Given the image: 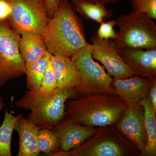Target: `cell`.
I'll return each mask as SVG.
<instances>
[{
  "label": "cell",
  "mask_w": 156,
  "mask_h": 156,
  "mask_svg": "<svg viewBox=\"0 0 156 156\" xmlns=\"http://www.w3.org/2000/svg\"><path fill=\"white\" fill-rule=\"evenodd\" d=\"M131 4L134 12L144 13L156 19V0H131Z\"/></svg>",
  "instance_id": "603a6c76"
},
{
  "label": "cell",
  "mask_w": 156,
  "mask_h": 156,
  "mask_svg": "<svg viewBox=\"0 0 156 156\" xmlns=\"http://www.w3.org/2000/svg\"><path fill=\"white\" fill-rule=\"evenodd\" d=\"M57 88L56 76L53 66L50 59L39 90L43 94H49L53 92Z\"/></svg>",
  "instance_id": "7402d4cb"
},
{
  "label": "cell",
  "mask_w": 156,
  "mask_h": 156,
  "mask_svg": "<svg viewBox=\"0 0 156 156\" xmlns=\"http://www.w3.org/2000/svg\"><path fill=\"white\" fill-rule=\"evenodd\" d=\"M22 115L14 116L5 111L4 120L0 126V156H11V140L12 134L17 121Z\"/></svg>",
  "instance_id": "d6986e66"
},
{
  "label": "cell",
  "mask_w": 156,
  "mask_h": 156,
  "mask_svg": "<svg viewBox=\"0 0 156 156\" xmlns=\"http://www.w3.org/2000/svg\"><path fill=\"white\" fill-rule=\"evenodd\" d=\"M153 80L134 75L124 79H113V85L117 95L129 105L138 103L147 97Z\"/></svg>",
  "instance_id": "4fadbf2b"
},
{
  "label": "cell",
  "mask_w": 156,
  "mask_h": 156,
  "mask_svg": "<svg viewBox=\"0 0 156 156\" xmlns=\"http://www.w3.org/2000/svg\"><path fill=\"white\" fill-rule=\"evenodd\" d=\"M11 7L8 20L11 27L21 35L34 33L42 37L50 18L46 0H6Z\"/></svg>",
  "instance_id": "52a82bcc"
},
{
  "label": "cell",
  "mask_w": 156,
  "mask_h": 156,
  "mask_svg": "<svg viewBox=\"0 0 156 156\" xmlns=\"http://www.w3.org/2000/svg\"><path fill=\"white\" fill-rule=\"evenodd\" d=\"M94 2L98 4H103L104 5H108L111 4H115L119 1V0H91Z\"/></svg>",
  "instance_id": "83f0119b"
},
{
  "label": "cell",
  "mask_w": 156,
  "mask_h": 156,
  "mask_svg": "<svg viewBox=\"0 0 156 156\" xmlns=\"http://www.w3.org/2000/svg\"><path fill=\"white\" fill-rule=\"evenodd\" d=\"M118 28L115 40L118 50L156 48V25L147 14L132 11L115 20Z\"/></svg>",
  "instance_id": "5b68a950"
},
{
  "label": "cell",
  "mask_w": 156,
  "mask_h": 156,
  "mask_svg": "<svg viewBox=\"0 0 156 156\" xmlns=\"http://www.w3.org/2000/svg\"><path fill=\"white\" fill-rule=\"evenodd\" d=\"M78 95L76 89L57 88L49 94H43L39 89L28 90L15 105L30 111L27 119L38 128L51 129L65 117L66 101Z\"/></svg>",
  "instance_id": "3957f363"
},
{
  "label": "cell",
  "mask_w": 156,
  "mask_h": 156,
  "mask_svg": "<svg viewBox=\"0 0 156 156\" xmlns=\"http://www.w3.org/2000/svg\"><path fill=\"white\" fill-rule=\"evenodd\" d=\"M115 26V20L101 23L96 36L99 38L115 41L117 37V32L114 28Z\"/></svg>",
  "instance_id": "cb8c5ba5"
},
{
  "label": "cell",
  "mask_w": 156,
  "mask_h": 156,
  "mask_svg": "<svg viewBox=\"0 0 156 156\" xmlns=\"http://www.w3.org/2000/svg\"><path fill=\"white\" fill-rule=\"evenodd\" d=\"M37 141L40 153H44L48 155L57 152L60 150L59 143L51 129L40 128Z\"/></svg>",
  "instance_id": "44dd1931"
},
{
  "label": "cell",
  "mask_w": 156,
  "mask_h": 156,
  "mask_svg": "<svg viewBox=\"0 0 156 156\" xmlns=\"http://www.w3.org/2000/svg\"><path fill=\"white\" fill-rule=\"evenodd\" d=\"M114 126L142 156L147 141L143 107L138 103L128 105L126 112Z\"/></svg>",
  "instance_id": "9c48e42d"
},
{
  "label": "cell",
  "mask_w": 156,
  "mask_h": 156,
  "mask_svg": "<svg viewBox=\"0 0 156 156\" xmlns=\"http://www.w3.org/2000/svg\"><path fill=\"white\" fill-rule=\"evenodd\" d=\"M5 103L2 98L0 97V112L2 111Z\"/></svg>",
  "instance_id": "f1b7e54d"
},
{
  "label": "cell",
  "mask_w": 156,
  "mask_h": 156,
  "mask_svg": "<svg viewBox=\"0 0 156 156\" xmlns=\"http://www.w3.org/2000/svg\"><path fill=\"white\" fill-rule=\"evenodd\" d=\"M140 154L134 146L114 126L99 127L80 146L68 151H58L50 156H134Z\"/></svg>",
  "instance_id": "277c9868"
},
{
  "label": "cell",
  "mask_w": 156,
  "mask_h": 156,
  "mask_svg": "<svg viewBox=\"0 0 156 156\" xmlns=\"http://www.w3.org/2000/svg\"><path fill=\"white\" fill-rule=\"evenodd\" d=\"M118 50L125 63L135 75L156 80V48Z\"/></svg>",
  "instance_id": "7c38bea8"
},
{
  "label": "cell",
  "mask_w": 156,
  "mask_h": 156,
  "mask_svg": "<svg viewBox=\"0 0 156 156\" xmlns=\"http://www.w3.org/2000/svg\"><path fill=\"white\" fill-rule=\"evenodd\" d=\"M33 122L21 115L17 121L14 130L19 137L18 156H37L39 152L38 148V135L39 129Z\"/></svg>",
  "instance_id": "5bb4252c"
},
{
  "label": "cell",
  "mask_w": 156,
  "mask_h": 156,
  "mask_svg": "<svg viewBox=\"0 0 156 156\" xmlns=\"http://www.w3.org/2000/svg\"><path fill=\"white\" fill-rule=\"evenodd\" d=\"M144 110V121L147 141L142 156H156V112L152 107L148 96L138 103Z\"/></svg>",
  "instance_id": "ac0fdd59"
},
{
  "label": "cell",
  "mask_w": 156,
  "mask_h": 156,
  "mask_svg": "<svg viewBox=\"0 0 156 156\" xmlns=\"http://www.w3.org/2000/svg\"><path fill=\"white\" fill-rule=\"evenodd\" d=\"M127 106L128 104L117 95H78L66 101L65 118L84 126H114L124 114Z\"/></svg>",
  "instance_id": "7a4b0ae2"
},
{
  "label": "cell",
  "mask_w": 156,
  "mask_h": 156,
  "mask_svg": "<svg viewBox=\"0 0 156 156\" xmlns=\"http://www.w3.org/2000/svg\"><path fill=\"white\" fill-rule=\"evenodd\" d=\"M57 88L76 89L80 84L79 73L70 57L50 55Z\"/></svg>",
  "instance_id": "9a60e30c"
},
{
  "label": "cell",
  "mask_w": 156,
  "mask_h": 156,
  "mask_svg": "<svg viewBox=\"0 0 156 156\" xmlns=\"http://www.w3.org/2000/svg\"><path fill=\"white\" fill-rule=\"evenodd\" d=\"M92 44L88 43L70 57L79 73L80 84L76 89L78 94L117 95L113 85V79L103 66L95 61L92 56Z\"/></svg>",
  "instance_id": "8992f818"
},
{
  "label": "cell",
  "mask_w": 156,
  "mask_h": 156,
  "mask_svg": "<svg viewBox=\"0 0 156 156\" xmlns=\"http://www.w3.org/2000/svg\"><path fill=\"white\" fill-rule=\"evenodd\" d=\"M11 13V7L6 0H0V20H8Z\"/></svg>",
  "instance_id": "d4e9b609"
},
{
  "label": "cell",
  "mask_w": 156,
  "mask_h": 156,
  "mask_svg": "<svg viewBox=\"0 0 156 156\" xmlns=\"http://www.w3.org/2000/svg\"><path fill=\"white\" fill-rule=\"evenodd\" d=\"M76 11L83 19L100 23L113 14L112 10L107 9L106 5L92 2L91 0H71Z\"/></svg>",
  "instance_id": "e0dca14e"
},
{
  "label": "cell",
  "mask_w": 156,
  "mask_h": 156,
  "mask_svg": "<svg viewBox=\"0 0 156 156\" xmlns=\"http://www.w3.org/2000/svg\"><path fill=\"white\" fill-rule=\"evenodd\" d=\"M50 55L48 53L32 64L26 66L25 74L27 76V87L28 90H37L40 88L48 67Z\"/></svg>",
  "instance_id": "ffe728a7"
},
{
  "label": "cell",
  "mask_w": 156,
  "mask_h": 156,
  "mask_svg": "<svg viewBox=\"0 0 156 156\" xmlns=\"http://www.w3.org/2000/svg\"><path fill=\"white\" fill-rule=\"evenodd\" d=\"M19 50L25 66L32 64L49 53L42 37L30 33L21 35Z\"/></svg>",
  "instance_id": "2e32d148"
},
{
  "label": "cell",
  "mask_w": 156,
  "mask_h": 156,
  "mask_svg": "<svg viewBox=\"0 0 156 156\" xmlns=\"http://www.w3.org/2000/svg\"><path fill=\"white\" fill-rule=\"evenodd\" d=\"M147 96L154 110L156 112V80L152 82Z\"/></svg>",
  "instance_id": "484cf974"
},
{
  "label": "cell",
  "mask_w": 156,
  "mask_h": 156,
  "mask_svg": "<svg viewBox=\"0 0 156 156\" xmlns=\"http://www.w3.org/2000/svg\"><path fill=\"white\" fill-rule=\"evenodd\" d=\"M97 128L79 125L65 118L51 128L58 140L60 150L68 151L80 146L95 134Z\"/></svg>",
  "instance_id": "8fae6325"
},
{
  "label": "cell",
  "mask_w": 156,
  "mask_h": 156,
  "mask_svg": "<svg viewBox=\"0 0 156 156\" xmlns=\"http://www.w3.org/2000/svg\"><path fill=\"white\" fill-rule=\"evenodd\" d=\"M91 41L92 57L102 63L113 79H124L135 75L123 60L114 41L99 38L95 35Z\"/></svg>",
  "instance_id": "30bf717a"
},
{
  "label": "cell",
  "mask_w": 156,
  "mask_h": 156,
  "mask_svg": "<svg viewBox=\"0 0 156 156\" xmlns=\"http://www.w3.org/2000/svg\"><path fill=\"white\" fill-rule=\"evenodd\" d=\"M20 37L8 20H0V87L25 74V63L19 50Z\"/></svg>",
  "instance_id": "ba28073f"
},
{
  "label": "cell",
  "mask_w": 156,
  "mask_h": 156,
  "mask_svg": "<svg viewBox=\"0 0 156 156\" xmlns=\"http://www.w3.org/2000/svg\"><path fill=\"white\" fill-rule=\"evenodd\" d=\"M60 0H46L48 16L49 18L53 17Z\"/></svg>",
  "instance_id": "4316f807"
},
{
  "label": "cell",
  "mask_w": 156,
  "mask_h": 156,
  "mask_svg": "<svg viewBox=\"0 0 156 156\" xmlns=\"http://www.w3.org/2000/svg\"><path fill=\"white\" fill-rule=\"evenodd\" d=\"M42 37L51 55L67 57L89 43L83 20L68 0L59 1Z\"/></svg>",
  "instance_id": "6da1fadb"
}]
</instances>
